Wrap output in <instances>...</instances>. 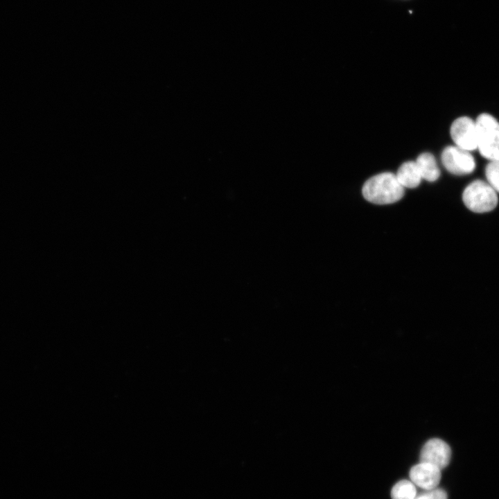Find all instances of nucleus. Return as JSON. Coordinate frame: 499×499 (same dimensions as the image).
I'll return each mask as SVG.
<instances>
[{
	"label": "nucleus",
	"mask_w": 499,
	"mask_h": 499,
	"mask_svg": "<svg viewBox=\"0 0 499 499\" xmlns=\"http://www.w3.org/2000/svg\"><path fill=\"white\" fill-rule=\"evenodd\" d=\"M415 484L411 480H402L392 489V499H415L417 496Z\"/></svg>",
	"instance_id": "obj_10"
},
{
	"label": "nucleus",
	"mask_w": 499,
	"mask_h": 499,
	"mask_svg": "<svg viewBox=\"0 0 499 499\" xmlns=\"http://www.w3.org/2000/svg\"><path fill=\"white\" fill-rule=\"evenodd\" d=\"M487 182L499 193V160L489 161L485 168Z\"/></svg>",
	"instance_id": "obj_11"
},
{
	"label": "nucleus",
	"mask_w": 499,
	"mask_h": 499,
	"mask_svg": "<svg viewBox=\"0 0 499 499\" xmlns=\"http://www.w3.org/2000/svg\"><path fill=\"white\" fill-rule=\"evenodd\" d=\"M451 450L444 441L434 438L428 440L420 453V462L432 464L441 470L450 462Z\"/></svg>",
	"instance_id": "obj_6"
},
{
	"label": "nucleus",
	"mask_w": 499,
	"mask_h": 499,
	"mask_svg": "<svg viewBox=\"0 0 499 499\" xmlns=\"http://www.w3.org/2000/svg\"><path fill=\"white\" fill-rule=\"evenodd\" d=\"M410 480L421 489L430 490L437 488L441 480V469L426 462H419L410 471Z\"/></svg>",
	"instance_id": "obj_7"
},
{
	"label": "nucleus",
	"mask_w": 499,
	"mask_h": 499,
	"mask_svg": "<svg viewBox=\"0 0 499 499\" xmlns=\"http://www.w3.org/2000/svg\"><path fill=\"white\" fill-rule=\"evenodd\" d=\"M478 148L480 155L490 161L499 160V122L491 115L483 113L475 121Z\"/></svg>",
	"instance_id": "obj_2"
},
{
	"label": "nucleus",
	"mask_w": 499,
	"mask_h": 499,
	"mask_svg": "<svg viewBox=\"0 0 499 499\" xmlns=\"http://www.w3.org/2000/svg\"><path fill=\"white\" fill-rule=\"evenodd\" d=\"M496 190L488 182L476 180L464 190L462 200L465 206L475 213L489 212L498 204Z\"/></svg>",
	"instance_id": "obj_3"
},
{
	"label": "nucleus",
	"mask_w": 499,
	"mask_h": 499,
	"mask_svg": "<svg viewBox=\"0 0 499 499\" xmlns=\"http://www.w3.org/2000/svg\"><path fill=\"white\" fill-rule=\"evenodd\" d=\"M415 162L422 179L428 182H434L439 178L440 170L435 158L432 154L429 152L421 153L418 156Z\"/></svg>",
	"instance_id": "obj_9"
},
{
	"label": "nucleus",
	"mask_w": 499,
	"mask_h": 499,
	"mask_svg": "<svg viewBox=\"0 0 499 499\" xmlns=\"http://www.w3.org/2000/svg\"><path fill=\"white\" fill-rule=\"evenodd\" d=\"M395 175L403 188H416L422 180L416 162L412 161L402 164Z\"/></svg>",
	"instance_id": "obj_8"
},
{
	"label": "nucleus",
	"mask_w": 499,
	"mask_h": 499,
	"mask_svg": "<svg viewBox=\"0 0 499 499\" xmlns=\"http://www.w3.org/2000/svg\"><path fill=\"white\" fill-rule=\"evenodd\" d=\"M441 161L449 173L456 175L471 173L475 168V161L470 152L456 146H449L444 149Z\"/></svg>",
	"instance_id": "obj_4"
},
{
	"label": "nucleus",
	"mask_w": 499,
	"mask_h": 499,
	"mask_svg": "<svg viewBox=\"0 0 499 499\" xmlns=\"http://www.w3.org/2000/svg\"><path fill=\"white\" fill-rule=\"evenodd\" d=\"M450 134L456 146L469 152L477 149V126L471 118L462 116L455 119L450 126Z\"/></svg>",
	"instance_id": "obj_5"
},
{
	"label": "nucleus",
	"mask_w": 499,
	"mask_h": 499,
	"mask_svg": "<svg viewBox=\"0 0 499 499\" xmlns=\"http://www.w3.org/2000/svg\"><path fill=\"white\" fill-rule=\"evenodd\" d=\"M446 492L441 489H433L417 496L415 499H447Z\"/></svg>",
	"instance_id": "obj_12"
},
{
	"label": "nucleus",
	"mask_w": 499,
	"mask_h": 499,
	"mask_svg": "<svg viewBox=\"0 0 499 499\" xmlns=\"http://www.w3.org/2000/svg\"><path fill=\"white\" fill-rule=\"evenodd\" d=\"M362 193L365 199L371 203L389 204L403 198L404 188L395 174L385 172L368 179L362 186Z\"/></svg>",
	"instance_id": "obj_1"
}]
</instances>
